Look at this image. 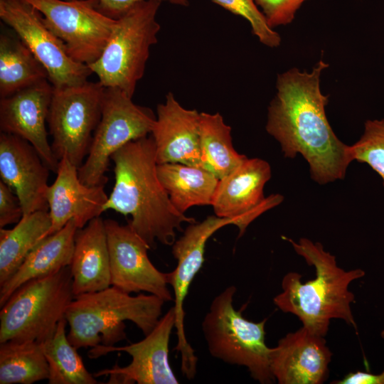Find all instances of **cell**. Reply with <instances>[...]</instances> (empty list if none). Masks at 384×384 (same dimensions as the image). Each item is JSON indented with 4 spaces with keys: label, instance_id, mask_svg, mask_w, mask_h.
<instances>
[{
    "label": "cell",
    "instance_id": "6da1fadb",
    "mask_svg": "<svg viewBox=\"0 0 384 384\" xmlns=\"http://www.w3.org/2000/svg\"><path fill=\"white\" fill-rule=\"evenodd\" d=\"M328 67L319 60L310 72L293 68L279 74L266 124L284 156L301 154L319 184L343 179L353 161L349 146L336 137L326 115L329 95L321 91L320 78Z\"/></svg>",
    "mask_w": 384,
    "mask_h": 384
},
{
    "label": "cell",
    "instance_id": "7a4b0ae2",
    "mask_svg": "<svg viewBox=\"0 0 384 384\" xmlns=\"http://www.w3.org/2000/svg\"><path fill=\"white\" fill-rule=\"evenodd\" d=\"M111 161L114 184L105 211L130 215L128 223L150 249L155 248L156 242L172 245L182 225L196 221L175 208L162 186L152 137L129 142L112 155Z\"/></svg>",
    "mask_w": 384,
    "mask_h": 384
},
{
    "label": "cell",
    "instance_id": "3957f363",
    "mask_svg": "<svg viewBox=\"0 0 384 384\" xmlns=\"http://www.w3.org/2000/svg\"><path fill=\"white\" fill-rule=\"evenodd\" d=\"M283 238L308 265L314 267L316 277L303 282L299 273L287 272L282 279V292L273 299L275 306L297 316L302 326L318 336L326 335L334 319H342L357 332L351 306L355 296L348 287L353 281L363 277L365 272L361 269L346 271L338 267L336 257L326 251L320 242L303 238L298 242Z\"/></svg>",
    "mask_w": 384,
    "mask_h": 384
},
{
    "label": "cell",
    "instance_id": "277c9868",
    "mask_svg": "<svg viewBox=\"0 0 384 384\" xmlns=\"http://www.w3.org/2000/svg\"><path fill=\"white\" fill-rule=\"evenodd\" d=\"M164 303L155 295L132 296L114 286L78 295L65 315L68 338L77 349L114 346L127 338L124 321L134 323L146 336L161 317Z\"/></svg>",
    "mask_w": 384,
    "mask_h": 384
},
{
    "label": "cell",
    "instance_id": "5b68a950",
    "mask_svg": "<svg viewBox=\"0 0 384 384\" xmlns=\"http://www.w3.org/2000/svg\"><path fill=\"white\" fill-rule=\"evenodd\" d=\"M236 292V287L230 285L216 295L202 321V332L209 353L227 364L245 367L260 383H273L271 348L265 342L267 319L260 322L246 319L233 306Z\"/></svg>",
    "mask_w": 384,
    "mask_h": 384
},
{
    "label": "cell",
    "instance_id": "8992f818",
    "mask_svg": "<svg viewBox=\"0 0 384 384\" xmlns=\"http://www.w3.org/2000/svg\"><path fill=\"white\" fill-rule=\"evenodd\" d=\"M161 0H143L117 19L100 57L88 65L104 87H116L133 97L145 72L150 48L158 42L156 20Z\"/></svg>",
    "mask_w": 384,
    "mask_h": 384
},
{
    "label": "cell",
    "instance_id": "52a82bcc",
    "mask_svg": "<svg viewBox=\"0 0 384 384\" xmlns=\"http://www.w3.org/2000/svg\"><path fill=\"white\" fill-rule=\"evenodd\" d=\"M70 266L19 287L1 306L0 343H43L50 338L74 299Z\"/></svg>",
    "mask_w": 384,
    "mask_h": 384
},
{
    "label": "cell",
    "instance_id": "ba28073f",
    "mask_svg": "<svg viewBox=\"0 0 384 384\" xmlns=\"http://www.w3.org/2000/svg\"><path fill=\"white\" fill-rule=\"evenodd\" d=\"M156 115L135 104L132 97L116 87H105L102 114L88 154L78 168L82 182L105 186L112 155L129 142L151 134Z\"/></svg>",
    "mask_w": 384,
    "mask_h": 384
},
{
    "label": "cell",
    "instance_id": "9c48e42d",
    "mask_svg": "<svg viewBox=\"0 0 384 384\" xmlns=\"http://www.w3.org/2000/svg\"><path fill=\"white\" fill-rule=\"evenodd\" d=\"M105 87L99 82L54 88L47 123L56 159L78 168L86 159L100 120Z\"/></svg>",
    "mask_w": 384,
    "mask_h": 384
},
{
    "label": "cell",
    "instance_id": "30bf717a",
    "mask_svg": "<svg viewBox=\"0 0 384 384\" xmlns=\"http://www.w3.org/2000/svg\"><path fill=\"white\" fill-rule=\"evenodd\" d=\"M75 61L89 65L102 55L117 19L103 14L98 0H25Z\"/></svg>",
    "mask_w": 384,
    "mask_h": 384
},
{
    "label": "cell",
    "instance_id": "8fae6325",
    "mask_svg": "<svg viewBox=\"0 0 384 384\" xmlns=\"http://www.w3.org/2000/svg\"><path fill=\"white\" fill-rule=\"evenodd\" d=\"M0 18L45 67L54 88L82 84L92 74L73 60L63 43L47 28L42 14L25 0H0Z\"/></svg>",
    "mask_w": 384,
    "mask_h": 384
},
{
    "label": "cell",
    "instance_id": "7c38bea8",
    "mask_svg": "<svg viewBox=\"0 0 384 384\" xmlns=\"http://www.w3.org/2000/svg\"><path fill=\"white\" fill-rule=\"evenodd\" d=\"M228 225H233V220L210 215L200 223H190L172 245V254L177 265L172 272H168V283L174 294L173 306L177 336L175 350L181 356V372L188 380L196 375L198 358L185 332L184 302L193 280L203 265L207 241L217 230Z\"/></svg>",
    "mask_w": 384,
    "mask_h": 384
},
{
    "label": "cell",
    "instance_id": "4fadbf2b",
    "mask_svg": "<svg viewBox=\"0 0 384 384\" xmlns=\"http://www.w3.org/2000/svg\"><path fill=\"white\" fill-rule=\"evenodd\" d=\"M176 315L171 307L159 320L153 330L142 340L124 346L98 345L87 353L90 358H97L108 353L123 351L132 357L124 367L115 364L100 370L93 375L108 376L110 384H178V380L169 363V341L175 328Z\"/></svg>",
    "mask_w": 384,
    "mask_h": 384
},
{
    "label": "cell",
    "instance_id": "5bb4252c",
    "mask_svg": "<svg viewBox=\"0 0 384 384\" xmlns=\"http://www.w3.org/2000/svg\"><path fill=\"white\" fill-rule=\"evenodd\" d=\"M105 220L110 255V282L125 292H146L165 302L174 300L168 272L159 271L148 257V244L127 223Z\"/></svg>",
    "mask_w": 384,
    "mask_h": 384
},
{
    "label": "cell",
    "instance_id": "9a60e30c",
    "mask_svg": "<svg viewBox=\"0 0 384 384\" xmlns=\"http://www.w3.org/2000/svg\"><path fill=\"white\" fill-rule=\"evenodd\" d=\"M271 174L266 161L247 157L219 179L211 206L215 215L233 220L239 230L238 237L255 219L283 201L279 194L264 196L263 189Z\"/></svg>",
    "mask_w": 384,
    "mask_h": 384
},
{
    "label": "cell",
    "instance_id": "2e32d148",
    "mask_svg": "<svg viewBox=\"0 0 384 384\" xmlns=\"http://www.w3.org/2000/svg\"><path fill=\"white\" fill-rule=\"evenodd\" d=\"M53 92V86L45 80L1 98L0 130L28 142L50 171L56 173L59 161L48 142L46 129Z\"/></svg>",
    "mask_w": 384,
    "mask_h": 384
},
{
    "label": "cell",
    "instance_id": "e0dca14e",
    "mask_svg": "<svg viewBox=\"0 0 384 384\" xmlns=\"http://www.w3.org/2000/svg\"><path fill=\"white\" fill-rule=\"evenodd\" d=\"M50 169L26 140L0 134V177L16 193L23 214L48 210V180Z\"/></svg>",
    "mask_w": 384,
    "mask_h": 384
},
{
    "label": "cell",
    "instance_id": "ac0fdd59",
    "mask_svg": "<svg viewBox=\"0 0 384 384\" xmlns=\"http://www.w3.org/2000/svg\"><path fill=\"white\" fill-rule=\"evenodd\" d=\"M331 356L324 337L302 326L271 348L270 370L279 384H321L329 376Z\"/></svg>",
    "mask_w": 384,
    "mask_h": 384
},
{
    "label": "cell",
    "instance_id": "d6986e66",
    "mask_svg": "<svg viewBox=\"0 0 384 384\" xmlns=\"http://www.w3.org/2000/svg\"><path fill=\"white\" fill-rule=\"evenodd\" d=\"M200 115L183 107L169 92L156 107L150 135L158 164L180 163L203 168L201 149Z\"/></svg>",
    "mask_w": 384,
    "mask_h": 384
},
{
    "label": "cell",
    "instance_id": "ffe728a7",
    "mask_svg": "<svg viewBox=\"0 0 384 384\" xmlns=\"http://www.w3.org/2000/svg\"><path fill=\"white\" fill-rule=\"evenodd\" d=\"M108 196L105 186H90L81 181L78 168L67 158L59 161L56 178L47 192L50 235L75 220L78 228H84L91 220L105 212Z\"/></svg>",
    "mask_w": 384,
    "mask_h": 384
},
{
    "label": "cell",
    "instance_id": "44dd1931",
    "mask_svg": "<svg viewBox=\"0 0 384 384\" xmlns=\"http://www.w3.org/2000/svg\"><path fill=\"white\" fill-rule=\"evenodd\" d=\"M70 268L75 297L111 286L107 233L100 216L77 230Z\"/></svg>",
    "mask_w": 384,
    "mask_h": 384
},
{
    "label": "cell",
    "instance_id": "7402d4cb",
    "mask_svg": "<svg viewBox=\"0 0 384 384\" xmlns=\"http://www.w3.org/2000/svg\"><path fill=\"white\" fill-rule=\"evenodd\" d=\"M78 229L75 220L72 219L60 230L40 242L16 272L0 286V306L24 283L70 266Z\"/></svg>",
    "mask_w": 384,
    "mask_h": 384
},
{
    "label": "cell",
    "instance_id": "603a6c76",
    "mask_svg": "<svg viewBox=\"0 0 384 384\" xmlns=\"http://www.w3.org/2000/svg\"><path fill=\"white\" fill-rule=\"evenodd\" d=\"M158 177L175 208L181 213L192 206L210 205L219 181L211 171L180 163L157 164Z\"/></svg>",
    "mask_w": 384,
    "mask_h": 384
},
{
    "label": "cell",
    "instance_id": "cb8c5ba5",
    "mask_svg": "<svg viewBox=\"0 0 384 384\" xmlns=\"http://www.w3.org/2000/svg\"><path fill=\"white\" fill-rule=\"evenodd\" d=\"M51 226L48 210L25 215L11 229L0 228V286L18 269L45 238Z\"/></svg>",
    "mask_w": 384,
    "mask_h": 384
},
{
    "label": "cell",
    "instance_id": "d4e9b609",
    "mask_svg": "<svg viewBox=\"0 0 384 384\" xmlns=\"http://www.w3.org/2000/svg\"><path fill=\"white\" fill-rule=\"evenodd\" d=\"M45 80V67L14 32L0 35V97Z\"/></svg>",
    "mask_w": 384,
    "mask_h": 384
},
{
    "label": "cell",
    "instance_id": "484cf974",
    "mask_svg": "<svg viewBox=\"0 0 384 384\" xmlns=\"http://www.w3.org/2000/svg\"><path fill=\"white\" fill-rule=\"evenodd\" d=\"M231 127L218 113L201 112L200 136L203 168L219 179L224 177L246 158L233 147Z\"/></svg>",
    "mask_w": 384,
    "mask_h": 384
},
{
    "label": "cell",
    "instance_id": "4316f807",
    "mask_svg": "<svg viewBox=\"0 0 384 384\" xmlns=\"http://www.w3.org/2000/svg\"><path fill=\"white\" fill-rule=\"evenodd\" d=\"M48 364L41 343H0V384H33L48 380Z\"/></svg>",
    "mask_w": 384,
    "mask_h": 384
},
{
    "label": "cell",
    "instance_id": "83f0119b",
    "mask_svg": "<svg viewBox=\"0 0 384 384\" xmlns=\"http://www.w3.org/2000/svg\"><path fill=\"white\" fill-rule=\"evenodd\" d=\"M65 318L63 319L53 336L41 343L48 364L49 384H96L93 374L86 369L77 348L66 335Z\"/></svg>",
    "mask_w": 384,
    "mask_h": 384
},
{
    "label": "cell",
    "instance_id": "f1b7e54d",
    "mask_svg": "<svg viewBox=\"0 0 384 384\" xmlns=\"http://www.w3.org/2000/svg\"><path fill=\"white\" fill-rule=\"evenodd\" d=\"M358 141L349 146L351 158L368 164L382 178L384 186V119L368 120Z\"/></svg>",
    "mask_w": 384,
    "mask_h": 384
},
{
    "label": "cell",
    "instance_id": "f546056e",
    "mask_svg": "<svg viewBox=\"0 0 384 384\" xmlns=\"http://www.w3.org/2000/svg\"><path fill=\"white\" fill-rule=\"evenodd\" d=\"M232 14L246 19L250 24L252 33L263 45L276 48L281 37L267 22L265 17L254 0H211Z\"/></svg>",
    "mask_w": 384,
    "mask_h": 384
},
{
    "label": "cell",
    "instance_id": "4dcf8cb0",
    "mask_svg": "<svg viewBox=\"0 0 384 384\" xmlns=\"http://www.w3.org/2000/svg\"><path fill=\"white\" fill-rule=\"evenodd\" d=\"M260 7L269 26L274 28L290 23L294 18L303 0H254Z\"/></svg>",
    "mask_w": 384,
    "mask_h": 384
},
{
    "label": "cell",
    "instance_id": "1f68e13d",
    "mask_svg": "<svg viewBox=\"0 0 384 384\" xmlns=\"http://www.w3.org/2000/svg\"><path fill=\"white\" fill-rule=\"evenodd\" d=\"M24 215L20 201L14 191L0 181V228L17 223Z\"/></svg>",
    "mask_w": 384,
    "mask_h": 384
},
{
    "label": "cell",
    "instance_id": "d6a6232c",
    "mask_svg": "<svg viewBox=\"0 0 384 384\" xmlns=\"http://www.w3.org/2000/svg\"><path fill=\"white\" fill-rule=\"evenodd\" d=\"M143 0H98V9L105 15L114 19L119 18L136 3ZM174 5L187 6L188 0H161Z\"/></svg>",
    "mask_w": 384,
    "mask_h": 384
},
{
    "label": "cell",
    "instance_id": "836d02e7",
    "mask_svg": "<svg viewBox=\"0 0 384 384\" xmlns=\"http://www.w3.org/2000/svg\"><path fill=\"white\" fill-rule=\"evenodd\" d=\"M384 339V330L381 331ZM332 384H384V370L380 374L358 370L346 375L342 379L334 380Z\"/></svg>",
    "mask_w": 384,
    "mask_h": 384
},
{
    "label": "cell",
    "instance_id": "e575fe53",
    "mask_svg": "<svg viewBox=\"0 0 384 384\" xmlns=\"http://www.w3.org/2000/svg\"><path fill=\"white\" fill-rule=\"evenodd\" d=\"M67 1H73V0H67Z\"/></svg>",
    "mask_w": 384,
    "mask_h": 384
},
{
    "label": "cell",
    "instance_id": "d590c367",
    "mask_svg": "<svg viewBox=\"0 0 384 384\" xmlns=\"http://www.w3.org/2000/svg\"><path fill=\"white\" fill-rule=\"evenodd\" d=\"M304 1H306V0H303Z\"/></svg>",
    "mask_w": 384,
    "mask_h": 384
}]
</instances>
